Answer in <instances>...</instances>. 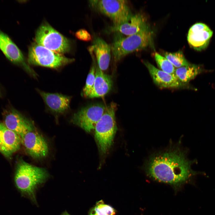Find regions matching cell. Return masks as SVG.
<instances>
[{
    "label": "cell",
    "mask_w": 215,
    "mask_h": 215,
    "mask_svg": "<svg viewBox=\"0 0 215 215\" xmlns=\"http://www.w3.org/2000/svg\"><path fill=\"white\" fill-rule=\"evenodd\" d=\"M188 153L181 141L172 142L165 148L151 154L145 162L143 169L148 176L157 181L180 185L199 173L191 167L197 160L189 159Z\"/></svg>",
    "instance_id": "6da1fadb"
},
{
    "label": "cell",
    "mask_w": 215,
    "mask_h": 215,
    "mask_svg": "<svg viewBox=\"0 0 215 215\" xmlns=\"http://www.w3.org/2000/svg\"><path fill=\"white\" fill-rule=\"evenodd\" d=\"M49 177V174L45 169L21 160L17 166L14 182L22 195L38 206L36 192Z\"/></svg>",
    "instance_id": "7a4b0ae2"
},
{
    "label": "cell",
    "mask_w": 215,
    "mask_h": 215,
    "mask_svg": "<svg viewBox=\"0 0 215 215\" xmlns=\"http://www.w3.org/2000/svg\"><path fill=\"white\" fill-rule=\"evenodd\" d=\"M115 33L111 47L116 62L129 54L153 45V33L147 24L137 33L127 37Z\"/></svg>",
    "instance_id": "3957f363"
},
{
    "label": "cell",
    "mask_w": 215,
    "mask_h": 215,
    "mask_svg": "<svg viewBox=\"0 0 215 215\" xmlns=\"http://www.w3.org/2000/svg\"><path fill=\"white\" fill-rule=\"evenodd\" d=\"M116 109V105L113 102L106 107L102 116L95 127V139L102 154H105L112 145L117 131L115 117Z\"/></svg>",
    "instance_id": "277c9868"
},
{
    "label": "cell",
    "mask_w": 215,
    "mask_h": 215,
    "mask_svg": "<svg viewBox=\"0 0 215 215\" xmlns=\"http://www.w3.org/2000/svg\"><path fill=\"white\" fill-rule=\"evenodd\" d=\"M89 2L91 7L110 18L114 26L127 21L132 15L126 0H93Z\"/></svg>",
    "instance_id": "5b68a950"
},
{
    "label": "cell",
    "mask_w": 215,
    "mask_h": 215,
    "mask_svg": "<svg viewBox=\"0 0 215 215\" xmlns=\"http://www.w3.org/2000/svg\"><path fill=\"white\" fill-rule=\"evenodd\" d=\"M74 60L36 43L29 49L28 61L31 64L57 69Z\"/></svg>",
    "instance_id": "8992f818"
},
{
    "label": "cell",
    "mask_w": 215,
    "mask_h": 215,
    "mask_svg": "<svg viewBox=\"0 0 215 215\" xmlns=\"http://www.w3.org/2000/svg\"><path fill=\"white\" fill-rule=\"evenodd\" d=\"M35 41L37 44L59 53L68 52L71 49L70 41L47 22L37 30Z\"/></svg>",
    "instance_id": "52a82bcc"
},
{
    "label": "cell",
    "mask_w": 215,
    "mask_h": 215,
    "mask_svg": "<svg viewBox=\"0 0 215 215\" xmlns=\"http://www.w3.org/2000/svg\"><path fill=\"white\" fill-rule=\"evenodd\" d=\"M106 107L101 104H94L81 109L74 113L72 122L86 132L94 129L97 122L102 116Z\"/></svg>",
    "instance_id": "ba28073f"
},
{
    "label": "cell",
    "mask_w": 215,
    "mask_h": 215,
    "mask_svg": "<svg viewBox=\"0 0 215 215\" xmlns=\"http://www.w3.org/2000/svg\"><path fill=\"white\" fill-rule=\"evenodd\" d=\"M21 138L26 152L33 158H41L48 154V147L46 141L35 130L27 132Z\"/></svg>",
    "instance_id": "9c48e42d"
},
{
    "label": "cell",
    "mask_w": 215,
    "mask_h": 215,
    "mask_svg": "<svg viewBox=\"0 0 215 215\" xmlns=\"http://www.w3.org/2000/svg\"><path fill=\"white\" fill-rule=\"evenodd\" d=\"M0 49L12 63L20 65L33 76L36 74L26 63L22 52L9 36L0 30Z\"/></svg>",
    "instance_id": "30bf717a"
},
{
    "label": "cell",
    "mask_w": 215,
    "mask_h": 215,
    "mask_svg": "<svg viewBox=\"0 0 215 215\" xmlns=\"http://www.w3.org/2000/svg\"><path fill=\"white\" fill-rule=\"evenodd\" d=\"M3 116V123L6 126L21 137L27 132L35 130L33 122L15 109L5 111Z\"/></svg>",
    "instance_id": "8fae6325"
},
{
    "label": "cell",
    "mask_w": 215,
    "mask_h": 215,
    "mask_svg": "<svg viewBox=\"0 0 215 215\" xmlns=\"http://www.w3.org/2000/svg\"><path fill=\"white\" fill-rule=\"evenodd\" d=\"M212 34V31L206 25L197 23L189 29L187 40L191 47L196 50L201 51L207 47Z\"/></svg>",
    "instance_id": "7c38bea8"
},
{
    "label": "cell",
    "mask_w": 215,
    "mask_h": 215,
    "mask_svg": "<svg viewBox=\"0 0 215 215\" xmlns=\"http://www.w3.org/2000/svg\"><path fill=\"white\" fill-rule=\"evenodd\" d=\"M21 143L20 136L0 122V152L10 157L20 149Z\"/></svg>",
    "instance_id": "4fadbf2b"
},
{
    "label": "cell",
    "mask_w": 215,
    "mask_h": 215,
    "mask_svg": "<svg viewBox=\"0 0 215 215\" xmlns=\"http://www.w3.org/2000/svg\"><path fill=\"white\" fill-rule=\"evenodd\" d=\"M155 84L161 88H180L184 85L181 83L174 74H171L158 69L148 61H143Z\"/></svg>",
    "instance_id": "5bb4252c"
},
{
    "label": "cell",
    "mask_w": 215,
    "mask_h": 215,
    "mask_svg": "<svg viewBox=\"0 0 215 215\" xmlns=\"http://www.w3.org/2000/svg\"><path fill=\"white\" fill-rule=\"evenodd\" d=\"M38 91L48 108L56 114H62L69 109L71 98L58 93Z\"/></svg>",
    "instance_id": "9a60e30c"
},
{
    "label": "cell",
    "mask_w": 215,
    "mask_h": 215,
    "mask_svg": "<svg viewBox=\"0 0 215 215\" xmlns=\"http://www.w3.org/2000/svg\"><path fill=\"white\" fill-rule=\"evenodd\" d=\"M146 24V19L143 15L138 13L132 14L126 22L119 25L110 27L108 31L128 36L138 32Z\"/></svg>",
    "instance_id": "2e32d148"
},
{
    "label": "cell",
    "mask_w": 215,
    "mask_h": 215,
    "mask_svg": "<svg viewBox=\"0 0 215 215\" xmlns=\"http://www.w3.org/2000/svg\"><path fill=\"white\" fill-rule=\"evenodd\" d=\"M95 55L98 66L102 71L108 68L111 58V45L99 37L94 38L92 45L88 48Z\"/></svg>",
    "instance_id": "e0dca14e"
},
{
    "label": "cell",
    "mask_w": 215,
    "mask_h": 215,
    "mask_svg": "<svg viewBox=\"0 0 215 215\" xmlns=\"http://www.w3.org/2000/svg\"><path fill=\"white\" fill-rule=\"evenodd\" d=\"M112 81L111 77L104 73L96 66L95 78L93 87L88 98L102 97L108 93L112 88Z\"/></svg>",
    "instance_id": "ac0fdd59"
},
{
    "label": "cell",
    "mask_w": 215,
    "mask_h": 215,
    "mask_svg": "<svg viewBox=\"0 0 215 215\" xmlns=\"http://www.w3.org/2000/svg\"><path fill=\"white\" fill-rule=\"evenodd\" d=\"M205 71L201 65L190 63L187 65L176 69L174 74L179 81L185 85Z\"/></svg>",
    "instance_id": "d6986e66"
},
{
    "label": "cell",
    "mask_w": 215,
    "mask_h": 215,
    "mask_svg": "<svg viewBox=\"0 0 215 215\" xmlns=\"http://www.w3.org/2000/svg\"><path fill=\"white\" fill-rule=\"evenodd\" d=\"M88 51L91 56L93 62L87 76L85 85L82 91V95L85 97H89L92 91L95 82L96 69L94 55L91 50L88 49Z\"/></svg>",
    "instance_id": "ffe728a7"
},
{
    "label": "cell",
    "mask_w": 215,
    "mask_h": 215,
    "mask_svg": "<svg viewBox=\"0 0 215 215\" xmlns=\"http://www.w3.org/2000/svg\"><path fill=\"white\" fill-rule=\"evenodd\" d=\"M116 213V211L112 206L100 200L91 208L88 215H115Z\"/></svg>",
    "instance_id": "44dd1931"
},
{
    "label": "cell",
    "mask_w": 215,
    "mask_h": 215,
    "mask_svg": "<svg viewBox=\"0 0 215 215\" xmlns=\"http://www.w3.org/2000/svg\"><path fill=\"white\" fill-rule=\"evenodd\" d=\"M164 57L167 58L175 67L179 68L187 65L190 64L181 51L173 53L166 52L164 53Z\"/></svg>",
    "instance_id": "7402d4cb"
},
{
    "label": "cell",
    "mask_w": 215,
    "mask_h": 215,
    "mask_svg": "<svg viewBox=\"0 0 215 215\" xmlns=\"http://www.w3.org/2000/svg\"><path fill=\"white\" fill-rule=\"evenodd\" d=\"M154 58L160 70L170 74H174L176 68L167 58L157 53H155Z\"/></svg>",
    "instance_id": "603a6c76"
},
{
    "label": "cell",
    "mask_w": 215,
    "mask_h": 215,
    "mask_svg": "<svg viewBox=\"0 0 215 215\" xmlns=\"http://www.w3.org/2000/svg\"><path fill=\"white\" fill-rule=\"evenodd\" d=\"M75 36L77 39L84 41L88 42L92 39L90 33L85 29H81L77 31Z\"/></svg>",
    "instance_id": "cb8c5ba5"
},
{
    "label": "cell",
    "mask_w": 215,
    "mask_h": 215,
    "mask_svg": "<svg viewBox=\"0 0 215 215\" xmlns=\"http://www.w3.org/2000/svg\"><path fill=\"white\" fill-rule=\"evenodd\" d=\"M60 215H71L66 211L63 212Z\"/></svg>",
    "instance_id": "d4e9b609"
}]
</instances>
